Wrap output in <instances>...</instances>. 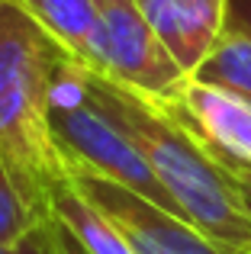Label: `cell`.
<instances>
[{
  "label": "cell",
  "mask_w": 251,
  "mask_h": 254,
  "mask_svg": "<svg viewBox=\"0 0 251 254\" xmlns=\"http://www.w3.org/2000/svg\"><path fill=\"white\" fill-rule=\"evenodd\" d=\"M71 58L13 0H0V161L42 222L52 219V193L68 180L55 135L52 93L58 68Z\"/></svg>",
  "instance_id": "obj_1"
},
{
  "label": "cell",
  "mask_w": 251,
  "mask_h": 254,
  "mask_svg": "<svg viewBox=\"0 0 251 254\" xmlns=\"http://www.w3.org/2000/svg\"><path fill=\"white\" fill-rule=\"evenodd\" d=\"M94 84L107 106L120 116L126 132L135 138L138 151L155 171L164 193L174 199L181 216L190 219L229 254L251 248V216L242 199L239 180L222 171L203 151V145L155 100L126 90L100 74H94Z\"/></svg>",
  "instance_id": "obj_2"
},
{
  "label": "cell",
  "mask_w": 251,
  "mask_h": 254,
  "mask_svg": "<svg viewBox=\"0 0 251 254\" xmlns=\"http://www.w3.org/2000/svg\"><path fill=\"white\" fill-rule=\"evenodd\" d=\"M52 135H55L58 155H62L68 174H94V177L123 184L181 216L174 199L164 193L155 171L148 168L145 155L138 151L135 138L126 132L120 116L100 97L94 74L84 64H77L74 58H64L55 77Z\"/></svg>",
  "instance_id": "obj_3"
},
{
  "label": "cell",
  "mask_w": 251,
  "mask_h": 254,
  "mask_svg": "<svg viewBox=\"0 0 251 254\" xmlns=\"http://www.w3.org/2000/svg\"><path fill=\"white\" fill-rule=\"evenodd\" d=\"M84 68L155 103L174 100L190 81L135 0H100V26Z\"/></svg>",
  "instance_id": "obj_4"
},
{
  "label": "cell",
  "mask_w": 251,
  "mask_h": 254,
  "mask_svg": "<svg viewBox=\"0 0 251 254\" xmlns=\"http://www.w3.org/2000/svg\"><path fill=\"white\" fill-rule=\"evenodd\" d=\"M74 187L90 196L129 238L135 254H229L209 235H203L184 216L151 203L148 196L94 174H68Z\"/></svg>",
  "instance_id": "obj_5"
},
{
  "label": "cell",
  "mask_w": 251,
  "mask_h": 254,
  "mask_svg": "<svg viewBox=\"0 0 251 254\" xmlns=\"http://www.w3.org/2000/svg\"><path fill=\"white\" fill-rule=\"evenodd\" d=\"M158 106L168 110L222 171L235 180H251V100L190 77L174 100Z\"/></svg>",
  "instance_id": "obj_6"
},
{
  "label": "cell",
  "mask_w": 251,
  "mask_h": 254,
  "mask_svg": "<svg viewBox=\"0 0 251 254\" xmlns=\"http://www.w3.org/2000/svg\"><path fill=\"white\" fill-rule=\"evenodd\" d=\"M135 3L142 6L148 26L174 55V62L193 77L226 32L232 0H135Z\"/></svg>",
  "instance_id": "obj_7"
},
{
  "label": "cell",
  "mask_w": 251,
  "mask_h": 254,
  "mask_svg": "<svg viewBox=\"0 0 251 254\" xmlns=\"http://www.w3.org/2000/svg\"><path fill=\"white\" fill-rule=\"evenodd\" d=\"M52 219L62 222L87 254H135L123 229L74 187V180H62L52 193Z\"/></svg>",
  "instance_id": "obj_8"
},
{
  "label": "cell",
  "mask_w": 251,
  "mask_h": 254,
  "mask_svg": "<svg viewBox=\"0 0 251 254\" xmlns=\"http://www.w3.org/2000/svg\"><path fill=\"white\" fill-rule=\"evenodd\" d=\"M77 64H87L100 26V0H13Z\"/></svg>",
  "instance_id": "obj_9"
},
{
  "label": "cell",
  "mask_w": 251,
  "mask_h": 254,
  "mask_svg": "<svg viewBox=\"0 0 251 254\" xmlns=\"http://www.w3.org/2000/svg\"><path fill=\"white\" fill-rule=\"evenodd\" d=\"M193 77L251 100V29L229 23Z\"/></svg>",
  "instance_id": "obj_10"
},
{
  "label": "cell",
  "mask_w": 251,
  "mask_h": 254,
  "mask_svg": "<svg viewBox=\"0 0 251 254\" xmlns=\"http://www.w3.org/2000/svg\"><path fill=\"white\" fill-rule=\"evenodd\" d=\"M36 225H42V219L19 196L13 180L0 174V248H16Z\"/></svg>",
  "instance_id": "obj_11"
},
{
  "label": "cell",
  "mask_w": 251,
  "mask_h": 254,
  "mask_svg": "<svg viewBox=\"0 0 251 254\" xmlns=\"http://www.w3.org/2000/svg\"><path fill=\"white\" fill-rule=\"evenodd\" d=\"M13 254H55V232H52V219L29 232L23 242L13 248Z\"/></svg>",
  "instance_id": "obj_12"
},
{
  "label": "cell",
  "mask_w": 251,
  "mask_h": 254,
  "mask_svg": "<svg viewBox=\"0 0 251 254\" xmlns=\"http://www.w3.org/2000/svg\"><path fill=\"white\" fill-rule=\"evenodd\" d=\"M52 232H55V254H87L74 242V235H71L62 222H55V219H52Z\"/></svg>",
  "instance_id": "obj_13"
},
{
  "label": "cell",
  "mask_w": 251,
  "mask_h": 254,
  "mask_svg": "<svg viewBox=\"0 0 251 254\" xmlns=\"http://www.w3.org/2000/svg\"><path fill=\"white\" fill-rule=\"evenodd\" d=\"M229 23L251 29V0H232L229 3Z\"/></svg>",
  "instance_id": "obj_14"
},
{
  "label": "cell",
  "mask_w": 251,
  "mask_h": 254,
  "mask_svg": "<svg viewBox=\"0 0 251 254\" xmlns=\"http://www.w3.org/2000/svg\"><path fill=\"white\" fill-rule=\"evenodd\" d=\"M239 190H242V199H245V209L251 216V180H239Z\"/></svg>",
  "instance_id": "obj_15"
},
{
  "label": "cell",
  "mask_w": 251,
  "mask_h": 254,
  "mask_svg": "<svg viewBox=\"0 0 251 254\" xmlns=\"http://www.w3.org/2000/svg\"><path fill=\"white\" fill-rule=\"evenodd\" d=\"M232 254H251V248H242V251H232Z\"/></svg>",
  "instance_id": "obj_16"
},
{
  "label": "cell",
  "mask_w": 251,
  "mask_h": 254,
  "mask_svg": "<svg viewBox=\"0 0 251 254\" xmlns=\"http://www.w3.org/2000/svg\"><path fill=\"white\" fill-rule=\"evenodd\" d=\"M0 254H13V248H0Z\"/></svg>",
  "instance_id": "obj_17"
},
{
  "label": "cell",
  "mask_w": 251,
  "mask_h": 254,
  "mask_svg": "<svg viewBox=\"0 0 251 254\" xmlns=\"http://www.w3.org/2000/svg\"><path fill=\"white\" fill-rule=\"evenodd\" d=\"M0 174H6V168H3V161H0Z\"/></svg>",
  "instance_id": "obj_18"
}]
</instances>
